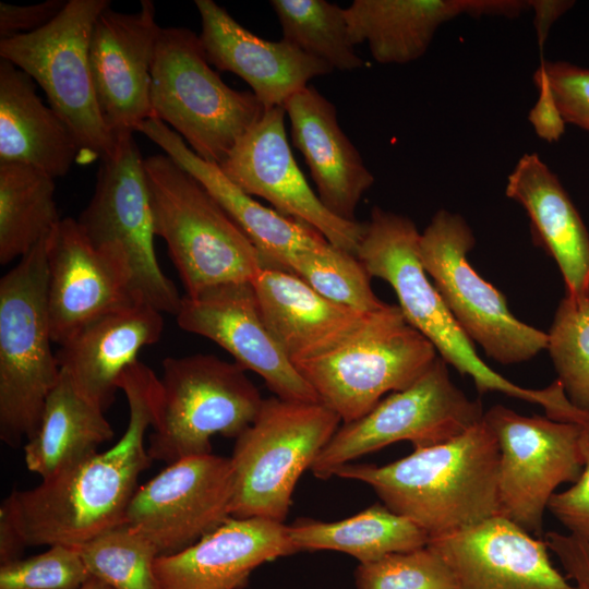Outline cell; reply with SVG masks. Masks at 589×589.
Masks as SVG:
<instances>
[{
	"mask_svg": "<svg viewBox=\"0 0 589 589\" xmlns=\"http://www.w3.org/2000/svg\"><path fill=\"white\" fill-rule=\"evenodd\" d=\"M420 235L407 216L374 206L356 255L371 277L390 285L406 321L446 363L471 376L479 393L501 392L541 405L548 416L556 414L564 402L557 382L543 389L525 388L496 373L478 356L473 342L426 276L419 254Z\"/></svg>",
	"mask_w": 589,
	"mask_h": 589,
	"instance_id": "cell-3",
	"label": "cell"
},
{
	"mask_svg": "<svg viewBox=\"0 0 589 589\" xmlns=\"http://www.w3.org/2000/svg\"><path fill=\"white\" fill-rule=\"evenodd\" d=\"M354 584L356 589H455L450 568L429 545L359 563Z\"/></svg>",
	"mask_w": 589,
	"mask_h": 589,
	"instance_id": "cell-37",
	"label": "cell"
},
{
	"mask_svg": "<svg viewBox=\"0 0 589 589\" xmlns=\"http://www.w3.org/2000/svg\"><path fill=\"white\" fill-rule=\"evenodd\" d=\"M446 562L455 589H576L537 539L497 515L474 526L431 537Z\"/></svg>",
	"mask_w": 589,
	"mask_h": 589,
	"instance_id": "cell-20",
	"label": "cell"
},
{
	"mask_svg": "<svg viewBox=\"0 0 589 589\" xmlns=\"http://www.w3.org/2000/svg\"><path fill=\"white\" fill-rule=\"evenodd\" d=\"M158 383L149 366L135 361L118 383L129 405V421L120 440L35 488L11 492V510L27 546L79 548L124 522L139 477L153 461L145 434L154 423Z\"/></svg>",
	"mask_w": 589,
	"mask_h": 589,
	"instance_id": "cell-1",
	"label": "cell"
},
{
	"mask_svg": "<svg viewBox=\"0 0 589 589\" xmlns=\"http://www.w3.org/2000/svg\"><path fill=\"white\" fill-rule=\"evenodd\" d=\"M45 247L47 313L55 344L61 345L104 314L143 301L134 289L123 249L94 245L77 220L60 219L47 235Z\"/></svg>",
	"mask_w": 589,
	"mask_h": 589,
	"instance_id": "cell-16",
	"label": "cell"
},
{
	"mask_svg": "<svg viewBox=\"0 0 589 589\" xmlns=\"http://www.w3.org/2000/svg\"><path fill=\"white\" fill-rule=\"evenodd\" d=\"M580 424L584 469L570 488L552 495L548 510L568 530L567 533L589 543V420Z\"/></svg>",
	"mask_w": 589,
	"mask_h": 589,
	"instance_id": "cell-40",
	"label": "cell"
},
{
	"mask_svg": "<svg viewBox=\"0 0 589 589\" xmlns=\"http://www.w3.org/2000/svg\"><path fill=\"white\" fill-rule=\"evenodd\" d=\"M341 419L321 402L264 398L230 457L231 516L285 522L301 474L310 469Z\"/></svg>",
	"mask_w": 589,
	"mask_h": 589,
	"instance_id": "cell-9",
	"label": "cell"
},
{
	"mask_svg": "<svg viewBox=\"0 0 589 589\" xmlns=\"http://www.w3.org/2000/svg\"><path fill=\"white\" fill-rule=\"evenodd\" d=\"M159 31L151 0H142L136 13L109 7L94 24L88 55L92 80L100 115L116 141L155 118L151 84Z\"/></svg>",
	"mask_w": 589,
	"mask_h": 589,
	"instance_id": "cell-19",
	"label": "cell"
},
{
	"mask_svg": "<svg viewBox=\"0 0 589 589\" xmlns=\"http://www.w3.org/2000/svg\"><path fill=\"white\" fill-rule=\"evenodd\" d=\"M522 0H354L345 9L354 45L366 43L382 64H405L428 50L437 28L462 14L515 17Z\"/></svg>",
	"mask_w": 589,
	"mask_h": 589,
	"instance_id": "cell-24",
	"label": "cell"
},
{
	"mask_svg": "<svg viewBox=\"0 0 589 589\" xmlns=\"http://www.w3.org/2000/svg\"><path fill=\"white\" fill-rule=\"evenodd\" d=\"M26 546L7 496L0 505V564L22 558Z\"/></svg>",
	"mask_w": 589,
	"mask_h": 589,
	"instance_id": "cell-44",
	"label": "cell"
},
{
	"mask_svg": "<svg viewBox=\"0 0 589 589\" xmlns=\"http://www.w3.org/2000/svg\"><path fill=\"white\" fill-rule=\"evenodd\" d=\"M163 313L140 301L89 322L56 352L60 372L85 399L106 411L115 400L122 373L140 350L157 342Z\"/></svg>",
	"mask_w": 589,
	"mask_h": 589,
	"instance_id": "cell-23",
	"label": "cell"
},
{
	"mask_svg": "<svg viewBox=\"0 0 589 589\" xmlns=\"http://www.w3.org/2000/svg\"><path fill=\"white\" fill-rule=\"evenodd\" d=\"M89 578L79 548L68 545L0 566V589H79Z\"/></svg>",
	"mask_w": 589,
	"mask_h": 589,
	"instance_id": "cell-38",
	"label": "cell"
},
{
	"mask_svg": "<svg viewBox=\"0 0 589 589\" xmlns=\"http://www.w3.org/2000/svg\"><path fill=\"white\" fill-rule=\"evenodd\" d=\"M0 161L33 166L52 178L82 161L77 139L36 94L34 80L0 60Z\"/></svg>",
	"mask_w": 589,
	"mask_h": 589,
	"instance_id": "cell-29",
	"label": "cell"
},
{
	"mask_svg": "<svg viewBox=\"0 0 589 589\" xmlns=\"http://www.w3.org/2000/svg\"><path fill=\"white\" fill-rule=\"evenodd\" d=\"M151 101L155 118L200 158L218 166L266 110L252 92L236 91L220 79L200 36L184 27H160Z\"/></svg>",
	"mask_w": 589,
	"mask_h": 589,
	"instance_id": "cell-5",
	"label": "cell"
},
{
	"mask_svg": "<svg viewBox=\"0 0 589 589\" xmlns=\"http://www.w3.org/2000/svg\"><path fill=\"white\" fill-rule=\"evenodd\" d=\"M287 532L298 552L338 551L356 557L359 563L423 548L430 541L426 531L383 503L336 521L299 518L287 525Z\"/></svg>",
	"mask_w": 589,
	"mask_h": 589,
	"instance_id": "cell-31",
	"label": "cell"
},
{
	"mask_svg": "<svg viewBox=\"0 0 589 589\" xmlns=\"http://www.w3.org/2000/svg\"><path fill=\"white\" fill-rule=\"evenodd\" d=\"M483 419L500 449L498 515L540 536L555 490L574 483L584 469L581 424L542 416H521L494 405Z\"/></svg>",
	"mask_w": 589,
	"mask_h": 589,
	"instance_id": "cell-13",
	"label": "cell"
},
{
	"mask_svg": "<svg viewBox=\"0 0 589 589\" xmlns=\"http://www.w3.org/2000/svg\"><path fill=\"white\" fill-rule=\"evenodd\" d=\"M109 0H68L46 26L0 40V57L28 74L70 127L82 163L113 155L117 141L99 111L89 68L94 24Z\"/></svg>",
	"mask_w": 589,
	"mask_h": 589,
	"instance_id": "cell-10",
	"label": "cell"
},
{
	"mask_svg": "<svg viewBox=\"0 0 589 589\" xmlns=\"http://www.w3.org/2000/svg\"><path fill=\"white\" fill-rule=\"evenodd\" d=\"M91 576L113 589H160L156 548L124 522L79 546Z\"/></svg>",
	"mask_w": 589,
	"mask_h": 589,
	"instance_id": "cell-34",
	"label": "cell"
},
{
	"mask_svg": "<svg viewBox=\"0 0 589 589\" xmlns=\"http://www.w3.org/2000/svg\"><path fill=\"white\" fill-rule=\"evenodd\" d=\"M68 0H46L28 5L0 2V40L43 28L63 10Z\"/></svg>",
	"mask_w": 589,
	"mask_h": 589,
	"instance_id": "cell-41",
	"label": "cell"
},
{
	"mask_svg": "<svg viewBox=\"0 0 589 589\" xmlns=\"http://www.w3.org/2000/svg\"><path fill=\"white\" fill-rule=\"evenodd\" d=\"M195 5L208 62L245 81L266 110L284 107L312 79L334 71L284 38L272 41L254 35L212 0H195Z\"/></svg>",
	"mask_w": 589,
	"mask_h": 589,
	"instance_id": "cell-21",
	"label": "cell"
},
{
	"mask_svg": "<svg viewBox=\"0 0 589 589\" xmlns=\"http://www.w3.org/2000/svg\"><path fill=\"white\" fill-rule=\"evenodd\" d=\"M285 116L281 106L265 110L219 168L244 193L268 201L281 215L311 226L334 247L356 255L365 223L340 219L325 208L294 160Z\"/></svg>",
	"mask_w": 589,
	"mask_h": 589,
	"instance_id": "cell-17",
	"label": "cell"
},
{
	"mask_svg": "<svg viewBox=\"0 0 589 589\" xmlns=\"http://www.w3.org/2000/svg\"><path fill=\"white\" fill-rule=\"evenodd\" d=\"M483 416L481 401L468 398L452 382L447 363L438 356L410 386L383 398L363 417L342 423L310 470L327 480L341 466L400 441L423 448L452 440Z\"/></svg>",
	"mask_w": 589,
	"mask_h": 589,
	"instance_id": "cell-12",
	"label": "cell"
},
{
	"mask_svg": "<svg viewBox=\"0 0 589 589\" xmlns=\"http://www.w3.org/2000/svg\"><path fill=\"white\" fill-rule=\"evenodd\" d=\"M235 477L230 457L181 458L139 486L124 524L159 555L180 552L231 516Z\"/></svg>",
	"mask_w": 589,
	"mask_h": 589,
	"instance_id": "cell-15",
	"label": "cell"
},
{
	"mask_svg": "<svg viewBox=\"0 0 589 589\" xmlns=\"http://www.w3.org/2000/svg\"><path fill=\"white\" fill-rule=\"evenodd\" d=\"M55 178L15 161H0V263L26 255L59 223Z\"/></svg>",
	"mask_w": 589,
	"mask_h": 589,
	"instance_id": "cell-32",
	"label": "cell"
},
{
	"mask_svg": "<svg viewBox=\"0 0 589 589\" xmlns=\"http://www.w3.org/2000/svg\"><path fill=\"white\" fill-rule=\"evenodd\" d=\"M287 271L325 298L361 312H375L387 303L371 287V276L357 255L332 244L292 256Z\"/></svg>",
	"mask_w": 589,
	"mask_h": 589,
	"instance_id": "cell-35",
	"label": "cell"
},
{
	"mask_svg": "<svg viewBox=\"0 0 589 589\" xmlns=\"http://www.w3.org/2000/svg\"><path fill=\"white\" fill-rule=\"evenodd\" d=\"M543 540L576 589H589V543L557 531L546 532Z\"/></svg>",
	"mask_w": 589,
	"mask_h": 589,
	"instance_id": "cell-42",
	"label": "cell"
},
{
	"mask_svg": "<svg viewBox=\"0 0 589 589\" xmlns=\"http://www.w3.org/2000/svg\"><path fill=\"white\" fill-rule=\"evenodd\" d=\"M573 5L574 1L530 0V9L532 8L536 13L534 25L541 47L548 37L552 24Z\"/></svg>",
	"mask_w": 589,
	"mask_h": 589,
	"instance_id": "cell-45",
	"label": "cell"
},
{
	"mask_svg": "<svg viewBox=\"0 0 589 589\" xmlns=\"http://www.w3.org/2000/svg\"><path fill=\"white\" fill-rule=\"evenodd\" d=\"M144 171L155 236L165 240L185 296L251 281L272 267L203 184L172 158L149 156Z\"/></svg>",
	"mask_w": 589,
	"mask_h": 589,
	"instance_id": "cell-4",
	"label": "cell"
},
{
	"mask_svg": "<svg viewBox=\"0 0 589 589\" xmlns=\"http://www.w3.org/2000/svg\"><path fill=\"white\" fill-rule=\"evenodd\" d=\"M284 108L292 144L305 159L320 201L336 217L357 221L358 203L373 185L374 176L341 130L336 107L308 85Z\"/></svg>",
	"mask_w": 589,
	"mask_h": 589,
	"instance_id": "cell-25",
	"label": "cell"
},
{
	"mask_svg": "<svg viewBox=\"0 0 589 589\" xmlns=\"http://www.w3.org/2000/svg\"><path fill=\"white\" fill-rule=\"evenodd\" d=\"M105 411L85 399L60 372L35 435L24 444L27 469L41 480L98 452L113 437Z\"/></svg>",
	"mask_w": 589,
	"mask_h": 589,
	"instance_id": "cell-30",
	"label": "cell"
},
{
	"mask_svg": "<svg viewBox=\"0 0 589 589\" xmlns=\"http://www.w3.org/2000/svg\"><path fill=\"white\" fill-rule=\"evenodd\" d=\"M283 38L333 70L352 71L364 65L356 51L345 9L325 0H271Z\"/></svg>",
	"mask_w": 589,
	"mask_h": 589,
	"instance_id": "cell-33",
	"label": "cell"
},
{
	"mask_svg": "<svg viewBox=\"0 0 589 589\" xmlns=\"http://www.w3.org/2000/svg\"><path fill=\"white\" fill-rule=\"evenodd\" d=\"M79 589H113L100 579L91 576V578L83 584Z\"/></svg>",
	"mask_w": 589,
	"mask_h": 589,
	"instance_id": "cell-46",
	"label": "cell"
},
{
	"mask_svg": "<svg viewBox=\"0 0 589 589\" xmlns=\"http://www.w3.org/2000/svg\"><path fill=\"white\" fill-rule=\"evenodd\" d=\"M498 460L497 441L482 419L441 444L383 466L349 462L335 476L368 484L431 538L498 515Z\"/></svg>",
	"mask_w": 589,
	"mask_h": 589,
	"instance_id": "cell-2",
	"label": "cell"
},
{
	"mask_svg": "<svg viewBox=\"0 0 589 589\" xmlns=\"http://www.w3.org/2000/svg\"><path fill=\"white\" fill-rule=\"evenodd\" d=\"M533 82L538 88V99L530 109L528 119L540 139L549 143L556 142L564 134L566 122L558 109L542 62L533 74Z\"/></svg>",
	"mask_w": 589,
	"mask_h": 589,
	"instance_id": "cell-43",
	"label": "cell"
},
{
	"mask_svg": "<svg viewBox=\"0 0 589 589\" xmlns=\"http://www.w3.org/2000/svg\"><path fill=\"white\" fill-rule=\"evenodd\" d=\"M46 237L0 280V437L11 447L35 435L60 378L47 313Z\"/></svg>",
	"mask_w": 589,
	"mask_h": 589,
	"instance_id": "cell-6",
	"label": "cell"
},
{
	"mask_svg": "<svg viewBox=\"0 0 589 589\" xmlns=\"http://www.w3.org/2000/svg\"><path fill=\"white\" fill-rule=\"evenodd\" d=\"M541 62L564 121L589 132V69L565 61Z\"/></svg>",
	"mask_w": 589,
	"mask_h": 589,
	"instance_id": "cell-39",
	"label": "cell"
},
{
	"mask_svg": "<svg viewBox=\"0 0 589 589\" xmlns=\"http://www.w3.org/2000/svg\"><path fill=\"white\" fill-rule=\"evenodd\" d=\"M263 399L236 362L204 353L168 357L147 453L153 461L168 465L211 454V437L237 438L253 422Z\"/></svg>",
	"mask_w": 589,
	"mask_h": 589,
	"instance_id": "cell-8",
	"label": "cell"
},
{
	"mask_svg": "<svg viewBox=\"0 0 589 589\" xmlns=\"http://www.w3.org/2000/svg\"><path fill=\"white\" fill-rule=\"evenodd\" d=\"M77 223L94 245L123 249L141 300L177 314L182 297L157 261L144 159L133 134L118 139L113 155L101 159L94 193Z\"/></svg>",
	"mask_w": 589,
	"mask_h": 589,
	"instance_id": "cell-14",
	"label": "cell"
},
{
	"mask_svg": "<svg viewBox=\"0 0 589 589\" xmlns=\"http://www.w3.org/2000/svg\"><path fill=\"white\" fill-rule=\"evenodd\" d=\"M251 284L265 323L293 364L340 345L371 313L336 303L281 268H262Z\"/></svg>",
	"mask_w": 589,
	"mask_h": 589,
	"instance_id": "cell-27",
	"label": "cell"
},
{
	"mask_svg": "<svg viewBox=\"0 0 589 589\" xmlns=\"http://www.w3.org/2000/svg\"><path fill=\"white\" fill-rule=\"evenodd\" d=\"M149 139L203 184L272 267L287 271L289 260L296 254L330 244L311 226L265 207L244 193L218 165L200 158L168 125L155 124Z\"/></svg>",
	"mask_w": 589,
	"mask_h": 589,
	"instance_id": "cell-28",
	"label": "cell"
},
{
	"mask_svg": "<svg viewBox=\"0 0 589 589\" xmlns=\"http://www.w3.org/2000/svg\"><path fill=\"white\" fill-rule=\"evenodd\" d=\"M297 552L285 522L230 517L154 569L160 589H243L255 568Z\"/></svg>",
	"mask_w": 589,
	"mask_h": 589,
	"instance_id": "cell-22",
	"label": "cell"
},
{
	"mask_svg": "<svg viewBox=\"0 0 589 589\" xmlns=\"http://www.w3.org/2000/svg\"><path fill=\"white\" fill-rule=\"evenodd\" d=\"M546 349L570 402L589 412V299L561 300Z\"/></svg>",
	"mask_w": 589,
	"mask_h": 589,
	"instance_id": "cell-36",
	"label": "cell"
},
{
	"mask_svg": "<svg viewBox=\"0 0 589 589\" xmlns=\"http://www.w3.org/2000/svg\"><path fill=\"white\" fill-rule=\"evenodd\" d=\"M437 357L399 306L387 303L369 313L340 345L294 365L318 401L348 423L366 414L386 393L410 386Z\"/></svg>",
	"mask_w": 589,
	"mask_h": 589,
	"instance_id": "cell-7",
	"label": "cell"
},
{
	"mask_svg": "<svg viewBox=\"0 0 589 589\" xmlns=\"http://www.w3.org/2000/svg\"><path fill=\"white\" fill-rule=\"evenodd\" d=\"M474 243L460 215L440 209L420 235L423 268L472 342L502 364L527 361L546 349L548 334L515 317L502 292L472 268L467 254Z\"/></svg>",
	"mask_w": 589,
	"mask_h": 589,
	"instance_id": "cell-11",
	"label": "cell"
},
{
	"mask_svg": "<svg viewBox=\"0 0 589 589\" xmlns=\"http://www.w3.org/2000/svg\"><path fill=\"white\" fill-rule=\"evenodd\" d=\"M505 193L525 208L533 240L558 266L565 297L589 299V232L556 175L537 154H525Z\"/></svg>",
	"mask_w": 589,
	"mask_h": 589,
	"instance_id": "cell-26",
	"label": "cell"
},
{
	"mask_svg": "<svg viewBox=\"0 0 589 589\" xmlns=\"http://www.w3.org/2000/svg\"><path fill=\"white\" fill-rule=\"evenodd\" d=\"M176 320L181 329L211 339L245 371L259 374L276 397L320 402L265 323L251 281L184 294Z\"/></svg>",
	"mask_w": 589,
	"mask_h": 589,
	"instance_id": "cell-18",
	"label": "cell"
}]
</instances>
